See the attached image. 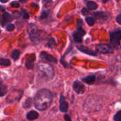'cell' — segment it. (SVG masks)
<instances>
[{"label": "cell", "mask_w": 121, "mask_h": 121, "mask_svg": "<svg viewBox=\"0 0 121 121\" xmlns=\"http://www.w3.org/2000/svg\"><path fill=\"white\" fill-rule=\"evenodd\" d=\"M52 101V94L50 91L43 89L38 91L33 99L35 107L39 111H45L49 108Z\"/></svg>", "instance_id": "cell-1"}, {"label": "cell", "mask_w": 121, "mask_h": 121, "mask_svg": "<svg viewBox=\"0 0 121 121\" xmlns=\"http://www.w3.org/2000/svg\"><path fill=\"white\" fill-rule=\"evenodd\" d=\"M38 72L40 76L45 79H51L54 77V69L52 67L46 63H39L38 65Z\"/></svg>", "instance_id": "cell-2"}, {"label": "cell", "mask_w": 121, "mask_h": 121, "mask_svg": "<svg viewBox=\"0 0 121 121\" xmlns=\"http://www.w3.org/2000/svg\"><path fill=\"white\" fill-rule=\"evenodd\" d=\"M121 40V30H115L110 33V43L114 48L120 45Z\"/></svg>", "instance_id": "cell-3"}, {"label": "cell", "mask_w": 121, "mask_h": 121, "mask_svg": "<svg viewBox=\"0 0 121 121\" xmlns=\"http://www.w3.org/2000/svg\"><path fill=\"white\" fill-rule=\"evenodd\" d=\"M86 34V31L84 30L83 28H82V26H77V30L75 32H74L73 33V38H74V41L75 43H80L82 42V38L84 36V35Z\"/></svg>", "instance_id": "cell-4"}, {"label": "cell", "mask_w": 121, "mask_h": 121, "mask_svg": "<svg viewBox=\"0 0 121 121\" xmlns=\"http://www.w3.org/2000/svg\"><path fill=\"white\" fill-rule=\"evenodd\" d=\"M96 50L101 54H108L113 52V49L110 45L99 44L96 45Z\"/></svg>", "instance_id": "cell-5"}, {"label": "cell", "mask_w": 121, "mask_h": 121, "mask_svg": "<svg viewBox=\"0 0 121 121\" xmlns=\"http://www.w3.org/2000/svg\"><path fill=\"white\" fill-rule=\"evenodd\" d=\"M73 89L78 94H82L85 92V86L84 85L80 82L79 81H75L73 84Z\"/></svg>", "instance_id": "cell-6"}, {"label": "cell", "mask_w": 121, "mask_h": 121, "mask_svg": "<svg viewBox=\"0 0 121 121\" xmlns=\"http://www.w3.org/2000/svg\"><path fill=\"white\" fill-rule=\"evenodd\" d=\"M69 108L68 106V103L65 100L64 96H62V94L60 95V111L61 112L65 113L67 111Z\"/></svg>", "instance_id": "cell-7"}, {"label": "cell", "mask_w": 121, "mask_h": 121, "mask_svg": "<svg viewBox=\"0 0 121 121\" xmlns=\"http://www.w3.org/2000/svg\"><path fill=\"white\" fill-rule=\"evenodd\" d=\"M77 48L79 51H81L82 52L85 53V54H87V55H91V56H96V55H97L96 52H95L94 51L90 50L89 48H88L86 47V46L79 45V46H77Z\"/></svg>", "instance_id": "cell-8"}, {"label": "cell", "mask_w": 121, "mask_h": 121, "mask_svg": "<svg viewBox=\"0 0 121 121\" xmlns=\"http://www.w3.org/2000/svg\"><path fill=\"white\" fill-rule=\"evenodd\" d=\"M40 57L43 59L45 60L46 61L49 62H52V63H57V60L55 57H53L52 55H49L48 53H47L45 52H42L40 53Z\"/></svg>", "instance_id": "cell-9"}, {"label": "cell", "mask_w": 121, "mask_h": 121, "mask_svg": "<svg viewBox=\"0 0 121 121\" xmlns=\"http://www.w3.org/2000/svg\"><path fill=\"white\" fill-rule=\"evenodd\" d=\"M94 16L98 19L106 20L108 18V13L106 11H97L94 13Z\"/></svg>", "instance_id": "cell-10"}, {"label": "cell", "mask_w": 121, "mask_h": 121, "mask_svg": "<svg viewBox=\"0 0 121 121\" xmlns=\"http://www.w3.org/2000/svg\"><path fill=\"white\" fill-rule=\"evenodd\" d=\"M82 81L84 82H85L86 84L91 85V84H94V82L96 81V77L94 75H90V76L86 77L85 78H83Z\"/></svg>", "instance_id": "cell-11"}, {"label": "cell", "mask_w": 121, "mask_h": 121, "mask_svg": "<svg viewBox=\"0 0 121 121\" xmlns=\"http://www.w3.org/2000/svg\"><path fill=\"white\" fill-rule=\"evenodd\" d=\"M38 116H39L38 113L36 111H31L29 113H28L27 115H26V118L29 121L35 120V119H37L38 118Z\"/></svg>", "instance_id": "cell-12"}, {"label": "cell", "mask_w": 121, "mask_h": 121, "mask_svg": "<svg viewBox=\"0 0 121 121\" xmlns=\"http://www.w3.org/2000/svg\"><path fill=\"white\" fill-rule=\"evenodd\" d=\"M7 93V87L0 80V96H4Z\"/></svg>", "instance_id": "cell-13"}, {"label": "cell", "mask_w": 121, "mask_h": 121, "mask_svg": "<svg viewBox=\"0 0 121 121\" xmlns=\"http://www.w3.org/2000/svg\"><path fill=\"white\" fill-rule=\"evenodd\" d=\"M86 5L89 10H95L98 8V4L93 1H88L86 2Z\"/></svg>", "instance_id": "cell-14"}, {"label": "cell", "mask_w": 121, "mask_h": 121, "mask_svg": "<svg viewBox=\"0 0 121 121\" xmlns=\"http://www.w3.org/2000/svg\"><path fill=\"white\" fill-rule=\"evenodd\" d=\"M12 21V18L11 16L9 13H4L3 16H2V22L3 23H7V22H10Z\"/></svg>", "instance_id": "cell-15"}, {"label": "cell", "mask_w": 121, "mask_h": 121, "mask_svg": "<svg viewBox=\"0 0 121 121\" xmlns=\"http://www.w3.org/2000/svg\"><path fill=\"white\" fill-rule=\"evenodd\" d=\"M85 21L87 23V24L90 26H93L95 23V19L94 18V17L91 16H86L85 18Z\"/></svg>", "instance_id": "cell-16"}, {"label": "cell", "mask_w": 121, "mask_h": 121, "mask_svg": "<svg viewBox=\"0 0 121 121\" xmlns=\"http://www.w3.org/2000/svg\"><path fill=\"white\" fill-rule=\"evenodd\" d=\"M11 65V62L8 59H4V58H0V65L8 67Z\"/></svg>", "instance_id": "cell-17"}, {"label": "cell", "mask_w": 121, "mask_h": 121, "mask_svg": "<svg viewBox=\"0 0 121 121\" xmlns=\"http://www.w3.org/2000/svg\"><path fill=\"white\" fill-rule=\"evenodd\" d=\"M26 67L27 69H31L33 68L34 67V64H33V60H26Z\"/></svg>", "instance_id": "cell-18"}, {"label": "cell", "mask_w": 121, "mask_h": 121, "mask_svg": "<svg viewBox=\"0 0 121 121\" xmlns=\"http://www.w3.org/2000/svg\"><path fill=\"white\" fill-rule=\"evenodd\" d=\"M20 56V52L18 50H13L12 54H11V57L14 60H16L18 59Z\"/></svg>", "instance_id": "cell-19"}, {"label": "cell", "mask_w": 121, "mask_h": 121, "mask_svg": "<svg viewBox=\"0 0 121 121\" xmlns=\"http://www.w3.org/2000/svg\"><path fill=\"white\" fill-rule=\"evenodd\" d=\"M114 121H121V111H119L114 116Z\"/></svg>", "instance_id": "cell-20"}, {"label": "cell", "mask_w": 121, "mask_h": 121, "mask_svg": "<svg viewBox=\"0 0 121 121\" xmlns=\"http://www.w3.org/2000/svg\"><path fill=\"white\" fill-rule=\"evenodd\" d=\"M31 102H32L31 99H30V98L27 99L26 102H25V104H24V108H29L30 106Z\"/></svg>", "instance_id": "cell-21"}, {"label": "cell", "mask_w": 121, "mask_h": 121, "mask_svg": "<svg viewBox=\"0 0 121 121\" xmlns=\"http://www.w3.org/2000/svg\"><path fill=\"white\" fill-rule=\"evenodd\" d=\"M48 14H49L48 11H43V12H42V13H41V15H40V18L43 19V18H47V17L48 16Z\"/></svg>", "instance_id": "cell-22"}, {"label": "cell", "mask_w": 121, "mask_h": 121, "mask_svg": "<svg viewBox=\"0 0 121 121\" xmlns=\"http://www.w3.org/2000/svg\"><path fill=\"white\" fill-rule=\"evenodd\" d=\"M55 45V42L53 39H50L49 41H48V46L50 48H52L53 46Z\"/></svg>", "instance_id": "cell-23"}, {"label": "cell", "mask_w": 121, "mask_h": 121, "mask_svg": "<svg viewBox=\"0 0 121 121\" xmlns=\"http://www.w3.org/2000/svg\"><path fill=\"white\" fill-rule=\"evenodd\" d=\"M89 13V10H88L86 8H83V9H82V13L84 16L87 15Z\"/></svg>", "instance_id": "cell-24"}, {"label": "cell", "mask_w": 121, "mask_h": 121, "mask_svg": "<svg viewBox=\"0 0 121 121\" xmlns=\"http://www.w3.org/2000/svg\"><path fill=\"white\" fill-rule=\"evenodd\" d=\"M7 30L9 31H12L14 29V25L13 24H9L7 27H6Z\"/></svg>", "instance_id": "cell-25"}, {"label": "cell", "mask_w": 121, "mask_h": 121, "mask_svg": "<svg viewBox=\"0 0 121 121\" xmlns=\"http://www.w3.org/2000/svg\"><path fill=\"white\" fill-rule=\"evenodd\" d=\"M11 6L12 7H18L19 6V4L17 1H12L11 3Z\"/></svg>", "instance_id": "cell-26"}, {"label": "cell", "mask_w": 121, "mask_h": 121, "mask_svg": "<svg viewBox=\"0 0 121 121\" xmlns=\"http://www.w3.org/2000/svg\"><path fill=\"white\" fill-rule=\"evenodd\" d=\"M116 21H117L119 24H121V14H118V15L116 16Z\"/></svg>", "instance_id": "cell-27"}, {"label": "cell", "mask_w": 121, "mask_h": 121, "mask_svg": "<svg viewBox=\"0 0 121 121\" xmlns=\"http://www.w3.org/2000/svg\"><path fill=\"white\" fill-rule=\"evenodd\" d=\"M65 120L66 121H72V119H71L70 116H68V115H65Z\"/></svg>", "instance_id": "cell-28"}, {"label": "cell", "mask_w": 121, "mask_h": 121, "mask_svg": "<svg viewBox=\"0 0 121 121\" xmlns=\"http://www.w3.org/2000/svg\"><path fill=\"white\" fill-rule=\"evenodd\" d=\"M21 14V13L20 11H18V12H16V13H13V15H14V17H16V18H18V17H20Z\"/></svg>", "instance_id": "cell-29"}, {"label": "cell", "mask_w": 121, "mask_h": 121, "mask_svg": "<svg viewBox=\"0 0 121 121\" xmlns=\"http://www.w3.org/2000/svg\"><path fill=\"white\" fill-rule=\"evenodd\" d=\"M23 17L24 18H28V17H29V15H28V13H27V12H23Z\"/></svg>", "instance_id": "cell-30"}, {"label": "cell", "mask_w": 121, "mask_h": 121, "mask_svg": "<svg viewBox=\"0 0 121 121\" xmlns=\"http://www.w3.org/2000/svg\"><path fill=\"white\" fill-rule=\"evenodd\" d=\"M0 1H1V3H5V2H7L8 0H0Z\"/></svg>", "instance_id": "cell-31"}, {"label": "cell", "mask_w": 121, "mask_h": 121, "mask_svg": "<svg viewBox=\"0 0 121 121\" xmlns=\"http://www.w3.org/2000/svg\"><path fill=\"white\" fill-rule=\"evenodd\" d=\"M102 1V2L103 3H106V2H108V0H101Z\"/></svg>", "instance_id": "cell-32"}, {"label": "cell", "mask_w": 121, "mask_h": 121, "mask_svg": "<svg viewBox=\"0 0 121 121\" xmlns=\"http://www.w3.org/2000/svg\"><path fill=\"white\" fill-rule=\"evenodd\" d=\"M28 0H20V1L21 2H26V1H27Z\"/></svg>", "instance_id": "cell-33"}, {"label": "cell", "mask_w": 121, "mask_h": 121, "mask_svg": "<svg viewBox=\"0 0 121 121\" xmlns=\"http://www.w3.org/2000/svg\"><path fill=\"white\" fill-rule=\"evenodd\" d=\"M50 1V0H44V1H45V2H47V1Z\"/></svg>", "instance_id": "cell-34"}, {"label": "cell", "mask_w": 121, "mask_h": 121, "mask_svg": "<svg viewBox=\"0 0 121 121\" xmlns=\"http://www.w3.org/2000/svg\"><path fill=\"white\" fill-rule=\"evenodd\" d=\"M0 33H1V30H0Z\"/></svg>", "instance_id": "cell-35"}, {"label": "cell", "mask_w": 121, "mask_h": 121, "mask_svg": "<svg viewBox=\"0 0 121 121\" xmlns=\"http://www.w3.org/2000/svg\"></svg>", "instance_id": "cell-36"}]
</instances>
